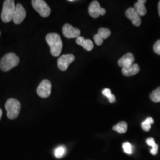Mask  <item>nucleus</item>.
Here are the masks:
<instances>
[{"instance_id":"obj_5","label":"nucleus","mask_w":160,"mask_h":160,"mask_svg":"<svg viewBox=\"0 0 160 160\" xmlns=\"http://www.w3.org/2000/svg\"><path fill=\"white\" fill-rule=\"evenodd\" d=\"M32 4L34 10L42 17H48L51 14V8L43 0H33Z\"/></svg>"},{"instance_id":"obj_27","label":"nucleus","mask_w":160,"mask_h":160,"mask_svg":"<svg viewBox=\"0 0 160 160\" xmlns=\"http://www.w3.org/2000/svg\"><path fill=\"white\" fill-rule=\"evenodd\" d=\"M2 114V111L1 109H0V119H1V118Z\"/></svg>"},{"instance_id":"obj_8","label":"nucleus","mask_w":160,"mask_h":160,"mask_svg":"<svg viewBox=\"0 0 160 160\" xmlns=\"http://www.w3.org/2000/svg\"><path fill=\"white\" fill-rule=\"evenodd\" d=\"M75 57L72 54H67L61 56L58 60V67L61 71H65L68 68L69 65L74 62Z\"/></svg>"},{"instance_id":"obj_14","label":"nucleus","mask_w":160,"mask_h":160,"mask_svg":"<svg viewBox=\"0 0 160 160\" xmlns=\"http://www.w3.org/2000/svg\"><path fill=\"white\" fill-rule=\"evenodd\" d=\"M76 43L78 45L82 46L87 51H91L94 48V44L92 40L90 39H85L82 36H79L77 38Z\"/></svg>"},{"instance_id":"obj_11","label":"nucleus","mask_w":160,"mask_h":160,"mask_svg":"<svg viewBox=\"0 0 160 160\" xmlns=\"http://www.w3.org/2000/svg\"><path fill=\"white\" fill-rule=\"evenodd\" d=\"M125 15L132 22V24L135 26H139L141 24V17L138 15L133 7H129L125 12Z\"/></svg>"},{"instance_id":"obj_28","label":"nucleus","mask_w":160,"mask_h":160,"mask_svg":"<svg viewBox=\"0 0 160 160\" xmlns=\"http://www.w3.org/2000/svg\"><path fill=\"white\" fill-rule=\"evenodd\" d=\"M0 35H1V32H0Z\"/></svg>"},{"instance_id":"obj_12","label":"nucleus","mask_w":160,"mask_h":160,"mask_svg":"<svg viewBox=\"0 0 160 160\" xmlns=\"http://www.w3.org/2000/svg\"><path fill=\"white\" fill-rule=\"evenodd\" d=\"M135 61V57L131 53H127L125 55L120 58L118 64L120 67L125 68L132 65Z\"/></svg>"},{"instance_id":"obj_24","label":"nucleus","mask_w":160,"mask_h":160,"mask_svg":"<svg viewBox=\"0 0 160 160\" xmlns=\"http://www.w3.org/2000/svg\"><path fill=\"white\" fill-rule=\"evenodd\" d=\"M94 40L96 44L98 46H100L103 44V39L98 34H95L94 36Z\"/></svg>"},{"instance_id":"obj_25","label":"nucleus","mask_w":160,"mask_h":160,"mask_svg":"<svg viewBox=\"0 0 160 160\" xmlns=\"http://www.w3.org/2000/svg\"><path fill=\"white\" fill-rule=\"evenodd\" d=\"M154 51L157 54L160 55V40H157L155 43L154 45Z\"/></svg>"},{"instance_id":"obj_4","label":"nucleus","mask_w":160,"mask_h":160,"mask_svg":"<svg viewBox=\"0 0 160 160\" xmlns=\"http://www.w3.org/2000/svg\"><path fill=\"white\" fill-rule=\"evenodd\" d=\"M15 2L13 0H6L4 2L1 18L3 22L9 23L12 20L15 10Z\"/></svg>"},{"instance_id":"obj_3","label":"nucleus","mask_w":160,"mask_h":160,"mask_svg":"<svg viewBox=\"0 0 160 160\" xmlns=\"http://www.w3.org/2000/svg\"><path fill=\"white\" fill-rule=\"evenodd\" d=\"M5 108L7 112V117L10 119L13 120L18 116L21 109V104L18 100L12 98L7 100Z\"/></svg>"},{"instance_id":"obj_20","label":"nucleus","mask_w":160,"mask_h":160,"mask_svg":"<svg viewBox=\"0 0 160 160\" xmlns=\"http://www.w3.org/2000/svg\"><path fill=\"white\" fill-rule=\"evenodd\" d=\"M150 99L155 103L160 102V87H158L152 92L149 96Z\"/></svg>"},{"instance_id":"obj_23","label":"nucleus","mask_w":160,"mask_h":160,"mask_svg":"<svg viewBox=\"0 0 160 160\" xmlns=\"http://www.w3.org/2000/svg\"><path fill=\"white\" fill-rule=\"evenodd\" d=\"M123 148L124 150V152L128 154L131 155L133 153V149H132V146L131 144L129 143V142H125L123 143L122 145Z\"/></svg>"},{"instance_id":"obj_18","label":"nucleus","mask_w":160,"mask_h":160,"mask_svg":"<svg viewBox=\"0 0 160 160\" xmlns=\"http://www.w3.org/2000/svg\"><path fill=\"white\" fill-rule=\"evenodd\" d=\"M154 122V119L151 117H148L141 123V127L144 131L148 132L151 128V125Z\"/></svg>"},{"instance_id":"obj_19","label":"nucleus","mask_w":160,"mask_h":160,"mask_svg":"<svg viewBox=\"0 0 160 160\" xmlns=\"http://www.w3.org/2000/svg\"><path fill=\"white\" fill-rule=\"evenodd\" d=\"M66 148L63 145H60L57 147L54 151V155L56 158H61L65 155L66 153Z\"/></svg>"},{"instance_id":"obj_15","label":"nucleus","mask_w":160,"mask_h":160,"mask_svg":"<svg viewBox=\"0 0 160 160\" xmlns=\"http://www.w3.org/2000/svg\"><path fill=\"white\" fill-rule=\"evenodd\" d=\"M146 2V0H139L135 4L133 7L134 9L140 17L144 16L147 14V9L145 6Z\"/></svg>"},{"instance_id":"obj_7","label":"nucleus","mask_w":160,"mask_h":160,"mask_svg":"<svg viewBox=\"0 0 160 160\" xmlns=\"http://www.w3.org/2000/svg\"><path fill=\"white\" fill-rule=\"evenodd\" d=\"M106 10L100 7L97 1H93L88 7V12L92 18H97L100 16H104L106 14Z\"/></svg>"},{"instance_id":"obj_21","label":"nucleus","mask_w":160,"mask_h":160,"mask_svg":"<svg viewBox=\"0 0 160 160\" xmlns=\"http://www.w3.org/2000/svg\"><path fill=\"white\" fill-rule=\"evenodd\" d=\"M102 93H103V94L104 96H106L109 99L110 103H113L115 102V101H116L115 96L114 94H112L111 90L109 88H104L103 90V92H102Z\"/></svg>"},{"instance_id":"obj_16","label":"nucleus","mask_w":160,"mask_h":160,"mask_svg":"<svg viewBox=\"0 0 160 160\" xmlns=\"http://www.w3.org/2000/svg\"><path fill=\"white\" fill-rule=\"evenodd\" d=\"M146 143L149 146L152 147V149L150 150V152L151 154H157L158 151V145L155 143L154 139L153 138H148L146 140Z\"/></svg>"},{"instance_id":"obj_2","label":"nucleus","mask_w":160,"mask_h":160,"mask_svg":"<svg viewBox=\"0 0 160 160\" xmlns=\"http://www.w3.org/2000/svg\"><path fill=\"white\" fill-rule=\"evenodd\" d=\"M20 59L14 53H8L1 58L0 61V69L3 71H8L18 65Z\"/></svg>"},{"instance_id":"obj_1","label":"nucleus","mask_w":160,"mask_h":160,"mask_svg":"<svg viewBox=\"0 0 160 160\" xmlns=\"http://www.w3.org/2000/svg\"><path fill=\"white\" fill-rule=\"evenodd\" d=\"M47 43L51 48V53L54 57H58L61 54L63 43L59 34L55 33L47 34L46 36Z\"/></svg>"},{"instance_id":"obj_22","label":"nucleus","mask_w":160,"mask_h":160,"mask_svg":"<svg viewBox=\"0 0 160 160\" xmlns=\"http://www.w3.org/2000/svg\"><path fill=\"white\" fill-rule=\"evenodd\" d=\"M98 34L101 36L103 39H108L111 34L110 30L106 28H100L98 31Z\"/></svg>"},{"instance_id":"obj_13","label":"nucleus","mask_w":160,"mask_h":160,"mask_svg":"<svg viewBox=\"0 0 160 160\" xmlns=\"http://www.w3.org/2000/svg\"><path fill=\"white\" fill-rule=\"evenodd\" d=\"M139 71L140 68L137 63H133L132 65L128 67L122 69V74L127 77L137 75L139 72Z\"/></svg>"},{"instance_id":"obj_6","label":"nucleus","mask_w":160,"mask_h":160,"mask_svg":"<svg viewBox=\"0 0 160 160\" xmlns=\"http://www.w3.org/2000/svg\"><path fill=\"white\" fill-rule=\"evenodd\" d=\"M51 82L48 80H43L37 88V93L42 98H48L51 94Z\"/></svg>"},{"instance_id":"obj_10","label":"nucleus","mask_w":160,"mask_h":160,"mask_svg":"<svg viewBox=\"0 0 160 160\" xmlns=\"http://www.w3.org/2000/svg\"><path fill=\"white\" fill-rule=\"evenodd\" d=\"M62 33L65 38L68 39H72L78 38L81 32L79 29L75 28L69 24H65L62 28Z\"/></svg>"},{"instance_id":"obj_26","label":"nucleus","mask_w":160,"mask_h":160,"mask_svg":"<svg viewBox=\"0 0 160 160\" xmlns=\"http://www.w3.org/2000/svg\"><path fill=\"white\" fill-rule=\"evenodd\" d=\"M158 13H159V15L160 16V1H159V3H158Z\"/></svg>"},{"instance_id":"obj_9","label":"nucleus","mask_w":160,"mask_h":160,"mask_svg":"<svg viewBox=\"0 0 160 160\" xmlns=\"http://www.w3.org/2000/svg\"><path fill=\"white\" fill-rule=\"evenodd\" d=\"M26 16V12L20 4H17L16 6L14 15L12 17V20L16 24H19L22 23Z\"/></svg>"},{"instance_id":"obj_17","label":"nucleus","mask_w":160,"mask_h":160,"mask_svg":"<svg viewBox=\"0 0 160 160\" xmlns=\"http://www.w3.org/2000/svg\"><path fill=\"white\" fill-rule=\"evenodd\" d=\"M113 129L120 133H124L128 130V124L125 121H121L113 127Z\"/></svg>"}]
</instances>
